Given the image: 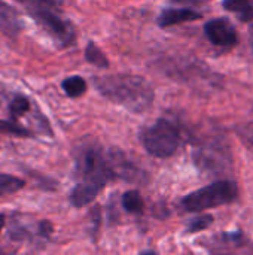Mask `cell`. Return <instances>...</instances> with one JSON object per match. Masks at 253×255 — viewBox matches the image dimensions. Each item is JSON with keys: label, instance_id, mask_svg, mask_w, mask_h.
<instances>
[{"label": "cell", "instance_id": "cell-1", "mask_svg": "<svg viewBox=\"0 0 253 255\" xmlns=\"http://www.w3.org/2000/svg\"><path fill=\"white\" fill-rule=\"evenodd\" d=\"M94 85L104 99L134 114L148 111L155 97L152 85L145 78L130 73L98 76L94 78Z\"/></svg>", "mask_w": 253, "mask_h": 255}, {"label": "cell", "instance_id": "cell-2", "mask_svg": "<svg viewBox=\"0 0 253 255\" xmlns=\"http://www.w3.org/2000/svg\"><path fill=\"white\" fill-rule=\"evenodd\" d=\"M19 1L27 13L61 46H70L75 42V28L72 22L63 15V0H16Z\"/></svg>", "mask_w": 253, "mask_h": 255}, {"label": "cell", "instance_id": "cell-3", "mask_svg": "<svg viewBox=\"0 0 253 255\" xmlns=\"http://www.w3.org/2000/svg\"><path fill=\"white\" fill-rule=\"evenodd\" d=\"M75 175L79 182L95 185L101 190L109 182L115 181L106 152L95 142H85L76 149Z\"/></svg>", "mask_w": 253, "mask_h": 255}, {"label": "cell", "instance_id": "cell-4", "mask_svg": "<svg viewBox=\"0 0 253 255\" xmlns=\"http://www.w3.org/2000/svg\"><path fill=\"white\" fill-rule=\"evenodd\" d=\"M239 199V187L234 181L222 179L186 194L180 208L186 212H203L206 209L231 205Z\"/></svg>", "mask_w": 253, "mask_h": 255}, {"label": "cell", "instance_id": "cell-5", "mask_svg": "<svg viewBox=\"0 0 253 255\" xmlns=\"http://www.w3.org/2000/svg\"><path fill=\"white\" fill-rule=\"evenodd\" d=\"M140 142L151 155L157 158H169L179 149L180 131L170 120L160 118L157 123L142 130Z\"/></svg>", "mask_w": 253, "mask_h": 255}, {"label": "cell", "instance_id": "cell-6", "mask_svg": "<svg viewBox=\"0 0 253 255\" xmlns=\"http://www.w3.org/2000/svg\"><path fill=\"white\" fill-rule=\"evenodd\" d=\"M209 255H253V242L243 232L218 233L203 242Z\"/></svg>", "mask_w": 253, "mask_h": 255}, {"label": "cell", "instance_id": "cell-7", "mask_svg": "<svg viewBox=\"0 0 253 255\" xmlns=\"http://www.w3.org/2000/svg\"><path fill=\"white\" fill-rule=\"evenodd\" d=\"M197 164L201 169L206 170H224L225 166L230 167L231 164V157L228 148L221 143L219 140L216 142H207L200 146V149L195 151L194 155Z\"/></svg>", "mask_w": 253, "mask_h": 255}, {"label": "cell", "instance_id": "cell-8", "mask_svg": "<svg viewBox=\"0 0 253 255\" xmlns=\"http://www.w3.org/2000/svg\"><path fill=\"white\" fill-rule=\"evenodd\" d=\"M107 163L113 172L115 179H122L127 182H145L146 172H143L137 164H134L121 149H109L106 152Z\"/></svg>", "mask_w": 253, "mask_h": 255}, {"label": "cell", "instance_id": "cell-9", "mask_svg": "<svg viewBox=\"0 0 253 255\" xmlns=\"http://www.w3.org/2000/svg\"><path fill=\"white\" fill-rule=\"evenodd\" d=\"M204 33L207 39L218 48L231 49L237 45L239 36L234 24L228 18H215L204 24Z\"/></svg>", "mask_w": 253, "mask_h": 255}, {"label": "cell", "instance_id": "cell-10", "mask_svg": "<svg viewBox=\"0 0 253 255\" xmlns=\"http://www.w3.org/2000/svg\"><path fill=\"white\" fill-rule=\"evenodd\" d=\"M24 28L22 18L9 3L0 0V31L9 37L18 36Z\"/></svg>", "mask_w": 253, "mask_h": 255}, {"label": "cell", "instance_id": "cell-11", "mask_svg": "<svg viewBox=\"0 0 253 255\" xmlns=\"http://www.w3.org/2000/svg\"><path fill=\"white\" fill-rule=\"evenodd\" d=\"M201 18V13L194 10V9H189V7H179V9H164L160 16H158V25L163 27V28H167V27H173V25H177V24H183V22H189V21H195V19H200Z\"/></svg>", "mask_w": 253, "mask_h": 255}, {"label": "cell", "instance_id": "cell-12", "mask_svg": "<svg viewBox=\"0 0 253 255\" xmlns=\"http://www.w3.org/2000/svg\"><path fill=\"white\" fill-rule=\"evenodd\" d=\"M100 193H101V188H98L95 185L78 182L75 185V188L70 191L69 200H70L72 206H75V208H85L89 203H92Z\"/></svg>", "mask_w": 253, "mask_h": 255}, {"label": "cell", "instance_id": "cell-13", "mask_svg": "<svg viewBox=\"0 0 253 255\" xmlns=\"http://www.w3.org/2000/svg\"><path fill=\"white\" fill-rule=\"evenodd\" d=\"M224 7L234 12L243 22L253 19V0H224Z\"/></svg>", "mask_w": 253, "mask_h": 255}, {"label": "cell", "instance_id": "cell-14", "mask_svg": "<svg viewBox=\"0 0 253 255\" xmlns=\"http://www.w3.org/2000/svg\"><path fill=\"white\" fill-rule=\"evenodd\" d=\"M121 205L125 212L133 214V215H140L145 212V202H143L142 194L137 190L125 191L121 197Z\"/></svg>", "mask_w": 253, "mask_h": 255}, {"label": "cell", "instance_id": "cell-15", "mask_svg": "<svg viewBox=\"0 0 253 255\" xmlns=\"http://www.w3.org/2000/svg\"><path fill=\"white\" fill-rule=\"evenodd\" d=\"M24 187H25L24 179H21L18 176H13V175L0 173V197L15 194L19 190H22Z\"/></svg>", "mask_w": 253, "mask_h": 255}, {"label": "cell", "instance_id": "cell-16", "mask_svg": "<svg viewBox=\"0 0 253 255\" xmlns=\"http://www.w3.org/2000/svg\"><path fill=\"white\" fill-rule=\"evenodd\" d=\"M84 55H85V60L89 64H92V66H95L98 69H107L109 67V60L106 58L103 51L94 42H88Z\"/></svg>", "mask_w": 253, "mask_h": 255}, {"label": "cell", "instance_id": "cell-17", "mask_svg": "<svg viewBox=\"0 0 253 255\" xmlns=\"http://www.w3.org/2000/svg\"><path fill=\"white\" fill-rule=\"evenodd\" d=\"M61 88L64 90V93L69 97H81L85 91H86V82L84 78L75 75V76H69L61 82Z\"/></svg>", "mask_w": 253, "mask_h": 255}, {"label": "cell", "instance_id": "cell-18", "mask_svg": "<svg viewBox=\"0 0 253 255\" xmlns=\"http://www.w3.org/2000/svg\"><path fill=\"white\" fill-rule=\"evenodd\" d=\"M30 109V100L27 96H22V94H16L12 97L10 103H9V115H10V120L13 121H18L19 117H22L24 114H27Z\"/></svg>", "mask_w": 253, "mask_h": 255}, {"label": "cell", "instance_id": "cell-19", "mask_svg": "<svg viewBox=\"0 0 253 255\" xmlns=\"http://www.w3.org/2000/svg\"><path fill=\"white\" fill-rule=\"evenodd\" d=\"M0 133L19 137H33V133L27 127L18 124V121L13 120H0Z\"/></svg>", "mask_w": 253, "mask_h": 255}, {"label": "cell", "instance_id": "cell-20", "mask_svg": "<svg viewBox=\"0 0 253 255\" xmlns=\"http://www.w3.org/2000/svg\"><path fill=\"white\" fill-rule=\"evenodd\" d=\"M212 224H213V217L212 215H209V214L197 215V217H194L192 220L188 221L186 233H198V232H203V230L209 229Z\"/></svg>", "mask_w": 253, "mask_h": 255}, {"label": "cell", "instance_id": "cell-21", "mask_svg": "<svg viewBox=\"0 0 253 255\" xmlns=\"http://www.w3.org/2000/svg\"><path fill=\"white\" fill-rule=\"evenodd\" d=\"M37 232H39V236H42L45 239H49L51 238V233H52V224H51V221H48V220L40 221L39 226H37Z\"/></svg>", "mask_w": 253, "mask_h": 255}, {"label": "cell", "instance_id": "cell-22", "mask_svg": "<svg viewBox=\"0 0 253 255\" xmlns=\"http://www.w3.org/2000/svg\"><path fill=\"white\" fill-rule=\"evenodd\" d=\"M239 133L242 134V137H243L245 140H248L249 143H252L253 145V123H249V124L243 126V127L240 128Z\"/></svg>", "mask_w": 253, "mask_h": 255}, {"label": "cell", "instance_id": "cell-23", "mask_svg": "<svg viewBox=\"0 0 253 255\" xmlns=\"http://www.w3.org/2000/svg\"><path fill=\"white\" fill-rule=\"evenodd\" d=\"M91 217H92V235H95L98 232L100 227V208H92L91 211Z\"/></svg>", "mask_w": 253, "mask_h": 255}, {"label": "cell", "instance_id": "cell-24", "mask_svg": "<svg viewBox=\"0 0 253 255\" xmlns=\"http://www.w3.org/2000/svg\"><path fill=\"white\" fill-rule=\"evenodd\" d=\"M173 1H177V3H192V4H200V3H204V1H209V0H173Z\"/></svg>", "mask_w": 253, "mask_h": 255}, {"label": "cell", "instance_id": "cell-25", "mask_svg": "<svg viewBox=\"0 0 253 255\" xmlns=\"http://www.w3.org/2000/svg\"><path fill=\"white\" fill-rule=\"evenodd\" d=\"M249 40H251V46H252L253 51V25L251 27V30H249Z\"/></svg>", "mask_w": 253, "mask_h": 255}, {"label": "cell", "instance_id": "cell-26", "mask_svg": "<svg viewBox=\"0 0 253 255\" xmlns=\"http://www.w3.org/2000/svg\"><path fill=\"white\" fill-rule=\"evenodd\" d=\"M3 226H4V215L0 212V232H1V229H3Z\"/></svg>", "mask_w": 253, "mask_h": 255}, {"label": "cell", "instance_id": "cell-27", "mask_svg": "<svg viewBox=\"0 0 253 255\" xmlns=\"http://www.w3.org/2000/svg\"><path fill=\"white\" fill-rule=\"evenodd\" d=\"M140 255H157L155 253H152V251H149V253H143V254H140Z\"/></svg>", "mask_w": 253, "mask_h": 255}]
</instances>
